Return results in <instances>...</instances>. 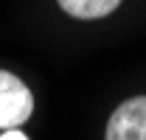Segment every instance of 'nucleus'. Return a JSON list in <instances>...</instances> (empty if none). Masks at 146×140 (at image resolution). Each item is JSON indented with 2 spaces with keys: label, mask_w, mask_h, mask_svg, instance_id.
I'll return each mask as SVG.
<instances>
[{
  "label": "nucleus",
  "mask_w": 146,
  "mask_h": 140,
  "mask_svg": "<svg viewBox=\"0 0 146 140\" xmlns=\"http://www.w3.org/2000/svg\"><path fill=\"white\" fill-rule=\"evenodd\" d=\"M107 140H146V95L118 104L107 123Z\"/></svg>",
  "instance_id": "f03ea898"
},
{
  "label": "nucleus",
  "mask_w": 146,
  "mask_h": 140,
  "mask_svg": "<svg viewBox=\"0 0 146 140\" xmlns=\"http://www.w3.org/2000/svg\"><path fill=\"white\" fill-rule=\"evenodd\" d=\"M0 140H28V137H25L20 129H6V132L0 135Z\"/></svg>",
  "instance_id": "20e7f679"
},
{
  "label": "nucleus",
  "mask_w": 146,
  "mask_h": 140,
  "mask_svg": "<svg viewBox=\"0 0 146 140\" xmlns=\"http://www.w3.org/2000/svg\"><path fill=\"white\" fill-rule=\"evenodd\" d=\"M34 112V98L31 90L20 81L17 76L0 70V129H14L28 121Z\"/></svg>",
  "instance_id": "f257e3e1"
},
{
  "label": "nucleus",
  "mask_w": 146,
  "mask_h": 140,
  "mask_svg": "<svg viewBox=\"0 0 146 140\" xmlns=\"http://www.w3.org/2000/svg\"><path fill=\"white\" fill-rule=\"evenodd\" d=\"M121 0H59V6L79 20H96V17H107L110 11L118 9Z\"/></svg>",
  "instance_id": "7ed1b4c3"
}]
</instances>
